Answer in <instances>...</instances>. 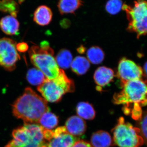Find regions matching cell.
<instances>
[{"mask_svg":"<svg viewBox=\"0 0 147 147\" xmlns=\"http://www.w3.org/2000/svg\"><path fill=\"white\" fill-rule=\"evenodd\" d=\"M12 113L25 123H38L41 116L50 110L47 101L31 88L25 89L12 105Z\"/></svg>","mask_w":147,"mask_h":147,"instance_id":"6da1fadb","label":"cell"},{"mask_svg":"<svg viewBox=\"0 0 147 147\" xmlns=\"http://www.w3.org/2000/svg\"><path fill=\"white\" fill-rule=\"evenodd\" d=\"M122 89L113 96V103L123 105L125 115H129L134 106L144 107L147 105V80L137 79L121 85Z\"/></svg>","mask_w":147,"mask_h":147,"instance_id":"7a4b0ae2","label":"cell"},{"mask_svg":"<svg viewBox=\"0 0 147 147\" xmlns=\"http://www.w3.org/2000/svg\"><path fill=\"white\" fill-rule=\"evenodd\" d=\"M54 51L47 41H43L40 46L33 45L29 51L32 63L42 71L46 79L57 78L60 69L54 57Z\"/></svg>","mask_w":147,"mask_h":147,"instance_id":"3957f363","label":"cell"},{"mask_svg":"<svg viewBox=\"0 0 147 147\" xmlns=\"http://www.w3.org/2000/svg\"><path fill=\"white\" fill-rule=\"evenodd\" d=\"M45 128L36 123H25L12 131V139L5 147H43L47 143Z\"/></svg>","mask_w":147,"mask_h":147,"instance_id":"277c9868","label":"cell"},{"mask_svg":"<svg viewBox=\"0 0 147 147\" xmlns=\"http://www.w3.org/2000/svg\"><path fill=\"white\" fill-rule=\"evenodd\" d=\"M37 90L46 101L57 102L60 101L65 94L74 92L75 86L73 81L67 76L63 69H60L57 78L45 79L38 86Z\"/></svg>","mask_w":147,"mask_h":147,"instance_id":"5b68a950","label":"cell"},{"mask_svg":"<svg viewBox=\"0 0 147 147\" xmlns=\"http://www.w3.org/2000/svg\"><path fill=\"white\" fill-rule=\"evenodd\" d=\"M122 8L126 11L129 22L127 31L135 33L138 38L147 34V1L137 0L133 6L125 4Z\"/></svg>","mask_w":147,"mask_h":147,"instance_id":"8992f818","label":"cell"},{"mask_svg":"<svg viewBox=\"0 0 147 147\" xmlns=\"http://www.w3.org/2000/svg\"><path fill=\"white\" fill-rule=\"evenodd\" d=\"M112 132L114 144L119 147H140L144 144L140 129L125 122L123 117L118 119Z\"/></svg>","mask_w":147,"mask_h":147,"instance_id":"52a82bcc","label":"cell"},{"mask_svg":"<svg viewBox=\"0 0 147 147\" xmlns=\"http://www.w3.org/2000/svg\"><path fill=\"white\" fill-rule=\"evenodd\" d=\"M14 40L7 38L0 39V66L8 71H13L20 55Z\"/></svg>","mask_w":147,"mask_h":147,"instance_id":"ba28073f","label":"cell"},{"mask_svg":"<svg viewBox=\"0 0 147 147\" xmlns=\"http://www.w3.org/2000/svg\"><path fill=\"white\" fill-rule=\"evenodd\" d=\"M143 69L133 61L122 58L119 63L117 76L120 79L121 85L132 80L142 79Z\"/></svg>","mask_w":147,"mask_h":147,"instance_id":"9c48e42d","label":"cell"},{"mask_svg":"<svg viewBox=\"0 0 147 147\" xmlns=\"http://www.w3.org/2000/svg\"><path fill=\"white\" fill-rule=\"evenodd\" d=\"M52 139L47 141L43 147H72L78 140L67 131L65 127H60L53 130Z\"/></svg>","mask_w":147,"mask_h":147,"instance_id":"30bf717a","label":"cell"},{"mask_svg":"<svg viewBox=\"0 0 147 147\" xmlns=\"http://www.w3.org/2000/svg\"><path fill=\"white\" fill-rule=\"evenodd\" d=\"M115 76L113 69L106 67H100L95 71L94 79L97 85L96 89L98 91L102 90V88L111 83Z\"/></svg>","mask_w":147,"mask_h":147,"instance_id":"8fae6325","label":"cell"},{"mask_svg":"<svg viewBox=\"0 0 147 147\" xmlns=\"http://www.w3.org/2000/svg\"><path fill=\"white\" fill-rule=\"evenodd\" d=\"M65 127L67 132L74 137H79L84 134L86 130V122L76 116H73L67 119Z\"/></svg>","mask_w":147,"mask_h":147,"instance_id":"7c38bea8","label":"cell"},{"mask_svg":"<svg viewBox=\"0 0 147 147\" xmlns=\"http://www.w3.org/2000/svg\"><path fill=\"white\" fill-rule=\"evenodd\" d=\"M91 143L92 146L94 147H112L115 145L110 134L102 130L96 131L92 134Z\"/></svg>","mask_w":147,"mask_h":147,"instance_id":"4fadbf2b","label":"cell"},{"mask_svg":"<svg viewBox=\"0 0 147 147\" xmlns=\"http://www.w3.org/2000/svg\"><path fill=\"white\" fill-rule=\"evenodd\" d=\"M53 18V12L50 7L46 5L38 7L34 13L33 20L36 24L42 26L50 24Z\"/></svg>","mask_w":147,"mask_h":147,"instance_id":"5bb4252c","label":"cell"},{"mask_svg":"<svg viewBox=\"0 0 147 147\" xmlns=\"http://www.w3.org/2000/svg\"><path fill=\"white\" fill-rule=\"evenodd\" d=\"M19 23L16 17L8 15L3 17L0 20V28L2 31L8 35H14L18 33Z\"/></svg>","mask_w":147,"mask_h":147,"instance_id":"9a60e30c","label":"cell"},{"mask_svg":"<svg viewBox=\"0 0 147 147\" xmlns=\"http://www.w3.org/2000/svg\"><path fill=\"white\" fill-rule=\"evenodd\" d=\"M82 5V0H59L58 7L61 14H67L74 13Z\"/></svg>","mask_w":147,"mask_h":147,"instance_id":"2e32d148","label":"cell"},{"mask_svg":"<svg viewBox=\"0 0 147 147\" xmlns=\"http://www.w3.org/2000/svg\"><path fill=\"white\" fill-rule=\"evenodd\" d=\"M71 67L74 73L78 75H83L89 69L90 61L84 57L78 56L72 61Z\"/></svg>","mask_w":147,"mask_h":147,"instance_id":"e0dca14e","label":"cell"},{"mask_svg":"<svg viewBox=\"0 0 147 147\" xmlns=\"http://www.w3.org/2000/svg\"><path fill=\"white\" fill-rule=\"evenodd\" d=\"M76 113L79 117L85 119H93L96 116V112L93 106L89 102H81L76 106Z\"/></svg>","mask_w":147,"mask_h":147,"instance_id":"ac0fdd59","label":"cell"},{"mask_svg":"<svg viewBox=\"0 0 147 147\" xmlns=\"http://www.w3.org/2000/svg\"><path fill=\"white\" fill-rule=\"evenodd\" d=\"M38 123L45 129L51 130L57 126L59 119L57 116L49 110L41 116Z\"/></svg>","mask_w":147,"mask_h":147,"instance_id":"d6986e66","label":"cell"},{"mask_svg":"<svg viewBox=\"0 0 147 147\" xmlns=\"http://www.w3.org/2000/svg\"><path fill=\"white\" fill-rule=\"evenodd\" d=\"M26 78L30 84L36 86L41 85L46 79L42 71L36 67L30 69L28 70Z\"/></svg>","mask_w":147,"mask_h":147,"instance_id":"ffe728a7","label":"cell"},{"mask_svg":"<svg viewBox=\"0 0 147 147\" xmlns=\"http://www.w3.org/2000/svg\"><path fill=\"white\" fill-rule=\"evenodd\" d=\"M56 61L61 68L67 69L71 66L72 61V56L70 51L63 49L57 55Z\"/></svg>","mask_w":147,"mask_h":147,"instance_id":"44dd1931","label":"cell"},{"mask_svg":"<svg viewBox=\"0 0 147 147\" xmlns=\"http://www.w3.org/2000/svg\"><path fill=\"white\" fill-rule=\"evenodd\" d=\"M88 60L94 64H99L102 62L105 54L102 49L98 46L91 47L87 52Z\"/></svg>","mask_w":147,"mask_h":147,"instance_id":"7402d4cb","label":"cell"},{"mask_svg":"<svg viewBox=\"0 0 147 147\" xmlns=\"http://www.w3.org/2000/svg\"><path fill=\"white\" fill-rule=\"evenodd\" d=\"M0 11L9 12L11 16L16 17L18 11V5L14 0H2L0 1Z\"/></svg>","mask_w":147,"mask_h":147,"instance_id":"603a6c76","label":"cell"},{"mask_svg":"<svg viewBox=\"0 0 147 147\" xmlns=\"http://www.w3.org/2000/svg\"><path fill=\"white\" fill-rule=\"evenodd\" d=\"M137 125L144 143L147 146V109L143 112L142 117L138 121Z\"/></svg>","mask_w":147,"mask_h":147,"instance_id":"cb8c5ba5","label":"cell"},{"mask_svg":"<svg viewBox=\"0 0 147 147\" xmlns=\"http://www.w3.org/2000/svg\"><path fill=\"white\" fill-rule=\"evenodd\" d=\"M122 6L121 0H109L105 5V9L108 13L115 15L120 12Z\"/></svg>","mask_w":147,"mask_h":147,"instance_id":"d4e9b609","label":"cell"},{"mask_svg":"<svg viewBox=\"0 0 147 147\" xmlns=\"http://www.w3.org/2000/svg\"><path fill=\"white\" fill-rule=\"evenodd\" d=\"M16 49L20 53H25L28 49V46L26 42H22L16 44Z\"/></svg>","mask_w":147,"mask_h":147,"instance_id":"484cf974","label":"cell"},{"mask_svg":"<svg viewBox=\"0 0 147 147\" xmlns=\"http://www.w3.org/2000/svg\"><path fill=\"white\" fill-rule=\"evenodd\" d=\"M72 147H92V146L88 142L84 140H79V141H76Z\"/></svg>","mask_w":147,"mask_h":147,"instance_id":"4316f807","label":"cell"},{"mask_svg":"<svg viewBox=\"0 0 147 147\" xmlns=\"http://www.w3.org/2000/svg\"><path fill=\"white\" fill-rule=\"evenodd\" d=\"M143 70L144 75L147 78V61L145 63Z\"/></svg>","mask_w":147,"mask_h":147,"instance_id":"83f0119b","label":"cell"},{"mask_svg":"<svg viewBox=\"0 0 147 147\" xmlns=\"http://www.w3.org/2000/svg\"><path fill=\"white\" fill-rule=\"evenodd\" d=\"M78 52H79V53L83 54L85 52V47H83V46L79 47L78 49Z\"/></svg>","mask_w":147,"mask_h":147,"instance_id":"f1b7e54d","label":"cell"}]
</instances>
